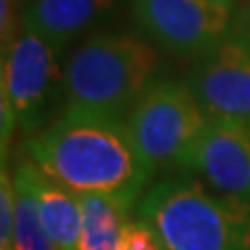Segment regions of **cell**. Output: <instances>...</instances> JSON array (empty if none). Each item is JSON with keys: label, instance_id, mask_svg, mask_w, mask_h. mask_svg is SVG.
Masks as SVG:
<instances>
[{"label": "cell", "instance_id": "6da1fadb", "mask_svg": "<svg viewBox=\"0 0 250 250\" xmlns=\"http://www.w3.org/2000/svg\"><path fill=\"white\" fill-rule=\"evenodd\" d=\"M25 148L44 175L77 194H117L138 202L152 179L125 121L88 111L65 108Z\"/></svg>", "mask_w": 250, "mask_h": 250}, {"label": "cell", "instance_id": "7a4b0ae2", "mask_svg": "<svg viewBox=\"0 0 250 250\" xmlns=\"http://www.w3.org/2000/svg\"><path fill=\"white\" fill-rule=\"evenodd\" d=\"M138 219L161 250H250V207L188 173L146 190Z\"/></svg>", "mask_w": 250, "mask_h": 250}, {"label": "cell", "instance_id": "3957f363", "mask_svg": "<svg viewBox=\"0 0 250 250\" xmlns=\"http://www.w3.org/2000/svg\"><path fill=\"white\" fill-rule=\"evenodd\" d=\"M156 69L159 54L144 38L115 31L94 34L65 65V108L125 121L156 80Z\"/></svg>", "mask_w": 250, "mask_h": 250}, {"label": "cell", "instance_id": "277c9868", "mask_svg": "<svg viewBox=\"0 0 250 250\" xmlns=\"http://www.w3.org/2000/svg\"><path fill=\"white\" fill-rule=\"evenodd\" d=\"M207 123L208 117L186 80L171 77L154 80L125 117L127 134L152 175L177 171Z\"/></svg>", "mask_w": 250, "mask_h": 250}, {"label": "cell", "instance_id": "5b68a950", "mask_svg": "<svg viewBox=\"0 0 250 250\" xmlns=\"http://www.w3.org/2000/svg\"><path fill=\"white\" fill-rule=\"evenodd\" d=\"M140 31L175 57L198 61L229 36L238 4L223 0H129Z\"/></svg>", "mask_w": 250, "mask_h": 250}, {"label": "cell", "instance_id": "8992f818", "mask_svg": "<svg viewBox=\"0 0 250 250\" xmlns=\"http://www.w3.org/2000/svg\"><path fill=\"white\" fill-rule=\"evenodd\" d=\"M61 54L40 36L23 29L21 36L2 52L0 98H6L23 134H38L52 106L62 96L65 69Z\"/></svg>", "mask_w": 250, "mask_h": 250}, {"label": "cell", "instance_id": "52a82bcc", "mask_svg": "<svg viewBox=\"0 0 250 250\" xmlns=\"http://www.w3.org/2000/svg\"><path fill=\"white\" fill-rule=\"evenodd\" d=\"M177 173L205 179L213 190L250 207V121L208 119Z\"/></svg>", "mask_w": 250, "mask_h": 250}, {"label": "cell", "instance_id": "ba28073f", "mask_svg": "<svg viewBox=\"0 0 250 250\" xmlns=\"http://www.w3.org/2000/svg\"><path fill=\"white\" fill-rule=\"evenodd\" d=\"M208 119L250 121V46L225 38L186 75Z\"/></svg>", "mask_w": 250, "mask_h": 250}, {"label": "cell", "instance_id": "9c48e42d", "mask_svg": "<svg viewBox=\"0 0 250 250\" xmlns=\"http://www.w3.org/2000/svg\"><path fill=\"white\" fill-rule=\"evenodd\" d=\"M115 0H29L23 29L40 36L59 54L85 29L111 13Z\"/></svg>", "mask_w": 250, "mask_h": 250}, {"label": "cell", "instance_id": "30bf717a", "mask_svg": "<svg viewBox=\"0 0 250 250\" xmlns=\"http://www.w3.org/2000/svg\"><path fill=\"white\" fill-rule=\"evenodd\" d=\"M34 192L44 229L57 250H77L82 231L80 194L44 175L34 163Z\"/></svg>", "mask_w": 250, "mask_h": 250}, {"label": "cell", "instance_id": "8fae6325", "mask_svg": "<svg viewBox=\"0 0 250 250\" xmlns=\"http://www.w3.org/2000/svg\"><path fill=\"white\" fill-rule=\"evenodd\" d=\"M82 231L77 250H117L125 225L134 210V200L117 194H80Z\"/></svg>", "mask_w": 250, "mask_h": 250}, {"label": "cell", "instance_id": "7c38bea8", "mask_svg": "<svg viewBox=\"0 0 250 250\" xmlns=\"http://www.w3.org/2000/svg\"><path fill=\"white\" fill-rule=\"evenodd\" d=\"M34 161H19L15 167V238L13 250H57L44 229L38 208L34 182Z\"/></svg>", "mask_w": 250, "mask_h": 250}, {"label": "cell", "instance_id": "4fadbf2b", "mask_svg": "<svg viewBox=\"0 0 250 250\" xmlns=\"http://www.w3.org/2000/svg\"><path fill=\"white\" fill-rule=\"evenodd\" d=\"M15 238V184L6 163L0 171V250H13Z\"/></svg>", "mask_w": 250, "mask_h": 250}, {"label": "cell", "instance_id": "5bb4252c", "mask_svg": "<svg viewBox=\"0 0 250 250\" xmlns=\"http://www.w3.org/2000/svg\"><path fill=\"white\" fill-rule=\"evenodd\" d=\"M23 31V4L19 0H0V52L9 50Z\"/></svg>", "mask_w": 250, "mask_h": 250}, {"label": "cell", "instance_id": "9a60e30c", "mask_svg": "<svg viewBox=\"0 0 250 250\" xmlns=\"http://www.w3.org/2000/svg\"><path fill=\"white\" fill-rule=\"evenodd\" d=\"M117 250H161V246L156 242L154 233L140 219H136V221H129L125 225Z\"/></svg>", "mask_w": 250, "mask_h": 250}, {"label": "cell", "instance_id": "2e32d148", "mask_svg": "<svg viewBox=\"0 0 250 250\" xmlns=\"http://www.w3.org/2000/svg\"><path fill=\"white\" fill-rule=\"evenodd\" d=\"M229 38H236V40L250 46V0L238 4L236 17H233L229 29Z\"/></svg>", "mask_w": 250, "mask_h": 250}, {"label": "cell", "instance_id": "e0dca14e", "mask_svg": "<svg viewBox=\"0 0 250 250\" xmlns=\"http://www.w3.org/2000/svg\"><path fill=\"white\" fill-rule=\"evenodd\" d=\"M223 2H231V4H240L242 0H223Z\"/></svg>", "mask_w": 250, "mask_h": 250}, {"label": "cell", "instance_id": "ac0fdd59", "mask_svg": "<svg viewBox=\"0 0 250 250\" xmlns=\"http://www.w3.org/2000/svg\"><path fill=\"white\" fill-rule=\"evenodd\" d=\"M242 2H246V0H242Z\"/></svg>", "mask_w": 250, "mask_h": 250}]
</instances>
